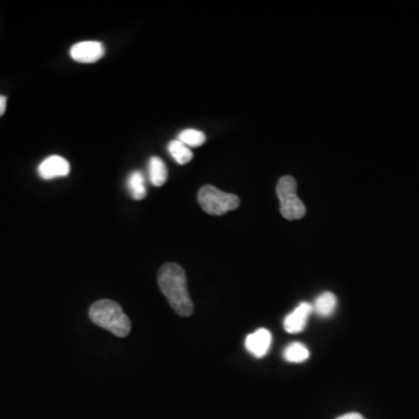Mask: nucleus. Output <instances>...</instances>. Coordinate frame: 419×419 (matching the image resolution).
Listing matches in <instances>:
<instances>
[{
	"instance_id": "nucleus-6",
	"label": "nucleus",
	"mask_w": 419,
	"mask_h": 419,
	"mask_svg": "<svg viewBox=\"0 0 419 419\" xmlns=\"http://www.w3.org/2000/svg\"><path fill=\"white\" fill-rule=\"evenodd\" d=\"M272 333L267 328H259L248 334L245 340V348L249 354L256 359H261L268 353L272 346Z\"/></svg>"
},
{
	"instance_id": "nucleus-9",
	"label": "nucleus",
	"mask_w": 419,
	"mask_h": 419,
	"mask_svg": "<svg viewBox=\"0 0 419 419\" xmlns=\"http://www.w3.org/2000/svg\"><path fill=\"white\" fill-rule=\"evenodd\" d=\"M337 305L338 299L335 295L332 292H326L316 298L312 308L318 317L330 318L337 310Z\"/></svg>"
},
{
	"instance_id": "nucleus-10",
	"label": "nucleus",
	"mask_w": 419,
	"mask_h": 419,
	"mask_svg": "<svg viewBox=\"0 0 419 419\" xmlns=\"http://www.w3.org/2000/svg\"><path fill=\"white\" fill-rule=\"evenodd\" d=\"M148 174L153 185L162 187L168 180L167 166L163 160L160 157L151 156L148 162Z\"/></svg>"
},
{
	"instance_id": "nucleus-3",
	"label": "nucleus",
	"mask_w": 419,
	"mask_h": 419,
	"mask_svg": "<svg viewBox=\"0 0 419 419\" xmlns=\"http://www.w3.org/2000/svg\"><path fill=\"white\" fill-rule=\"evenodd\" d=\"M198 203L204 212L211 216H223L229 211L238 209L240 200L236 195L224 193L213 185H205L198 193Z\"/></svg>"
},
{
	"instance_id": "nucleus-15",
	"label": "nucleus",
	"mask_w": 419,
	"mask_h": 419,
	"mask_svg": "<svg viewBox=\"0 0 419 419\" xmlns=\"http://www.w3.org/2000/svg\"><path fill=\"white\" fill-rule=\"evenodd\" d=\"M337 419H366V418H365V417L362 416V415H360V413H346V415H343V416L338 417Z\"/></svg>"
},
{
	"instance_id": "nucleus-13",
	"label": "nucleus",
	"mask_w": 419,
	"mask_h": 419,
	"mask_svg": "<svg viewBox=\"0 0 419 419\" xmlns=\"http://www.w3.org/2000/svg\"><path fill=\"white\" fill-rule=\"evenodd\" d=\"M168 151L171 157L176 161L178 164H187L193 160V154L190 148L182 144L180 141L173 140L168 144Z\"/></svg>"
},
{
	"instance_id": "nucleus-1",
	"label": "nucleus",
	"mask_w": 419,
	"mask_h": 419,
	"mask_svg": "<svg viewBox=\"0 0 419 419\" xmlns=\"http://www.w3.org/2000/svg\"><path fill=\"white\" fill-rule=\"evenodd\" d=\"M160 290L171 308L180 317H189L193 312V303L188 292L187 275L176 263L162 265L157 276Z\"/></svg>"
},
{
	"instance_id": "nucleus-11",
	"label": "nucleus",
	"mask_w": 419,
	"mask_h": 419,
	"mask_svg": "<svg viewBox=\"0 0 419 419\" xmlns=\"http://www.w3.org/2000/svg\"><path fill=\"white\" fill-rule=\"evenodd\" d=\"M127 188L133 200H141L147 196L146 180L141 171H132L127 178Z\"/></svg>"
},
{
	"instance_id": "nucleus-2",
	"label": "nucleus",
	"mask_w": 419,
	"mask_h": 419,
	"mask_svg": "<svg viewBox=\"0 0 419 419\" xmlns=\"http://www.w3.org/2000/svg\"><path fill=\"white\" fill-rule=\"evenodd\" d=\"M88 316L93 324L108 330L117 337H126L131 332V321L117 302L110 299L96 302L88 310Z\"/></svg>"
},
{
	"instance_id": "nucleus-14",
	"label": "nucleus",
	"mask_w": 419,
	"mask_h": 419,
	"mask_svg": "<svg viewBox=\"0 0 419 419\" xmlns=\"http://www.w3.org/2000/svg\"><path fill=\"white\" fill-rule=\"evenodd\" d=\"M177 140L180 141L188 147H200L207 141V135L195 128H188L180 132L177 137Z\"/></svg>"
},
{
	"instance_id": "nucleus-16",
	"label": "nucleus",
	"mask_w": 419,
	"mask_h": 419,
	"mask_svg": "<svg viewBox=\"0 0 419 419\" xmlns=\"http://www.w3.org/2000/svg\"><path fill=\"white\" fill-rule=\"evenodd\" d=\"M7 98L5 96L0 95V117H3L6 111Z\"/></svg>"
},
{
	"instance_id": "nucleus-8",
	"label": "nucleus",
	"mask_w": 419,
	"mask_h": 419,
	"mask_svg": "<svg viewBox=\"0 0 419 419\" xmlns=\"http://www.w3.org/2000/svg\"><path fill=\"white\" fill-rule=\"evenodd\" d=\"M314 312L312 304L303 302L297 308L285 318L283 326L288 333H301L308 325L309 317Z\"/></svg>"
},
{
	"instance_id": "nucleus-7",
	"label": "nucleus",
	"mask_w": 419,
	"mask_h": 419,
	"mask_svg": "<svg viewBox=\"0 0 419 419\" xmlns=\"http://www.w3.org/2000/svg\"><path fill=\"white\" fill-rule=\"evenodd\" d=\"M39 176L43 180H50L56 177H66L70 173V164L64 157L52 155L43 160L38 168Z\"/></svg>"
},
{
	"instance_id": "nucleus-4",
	"label": "nucleus",
	"mask_w": 419,
	"mask_h": 419,
	"mask_svg": "<svg viewBox=\"0 0 419 419\" xmlns=\"http://www.w3.org/2000/svg\"><path fill=\"white\" fill-rule=\"evenodd\" d=\"M296 191H297V183L295 178L292 176L282 177L276 187V193L281 204L282 216L285 217V219H301L306 212V207L298 198Z\"/></svg>"
},
{
	"instance_id": "nucleus-5",
	"label": "nucleus",
	"mask_w": 419,
	"mask_h": 419,
	"mask_svg": "<svg viewBox=\"0 0 419 419\" xmlns=\"http://www.w3.org/2000/svg\"><path fill=\"white\" fill-rule=\"evenodd\" d=\"M104 55V45L99 41H82L70 48L71 59L79 63H95Z\"/></svg>"
},
{
	"instance_id": "nucleus-12",
	"label": "nucleus",
	"mask_w": 419,
	"mask_h": 419,
	"mask_svg": "<svg viewBox=\"0 0 419 419\" xmlns=\"http://www.w3.org/2000/svg\"><path fill=\"white\" fill-rule=\"evenodd\" d=\"M283 357L285 361L292 362V364H301L310 357V350L304 344L295 341L285 348Z\"/></svg>"
}]
</instances>
